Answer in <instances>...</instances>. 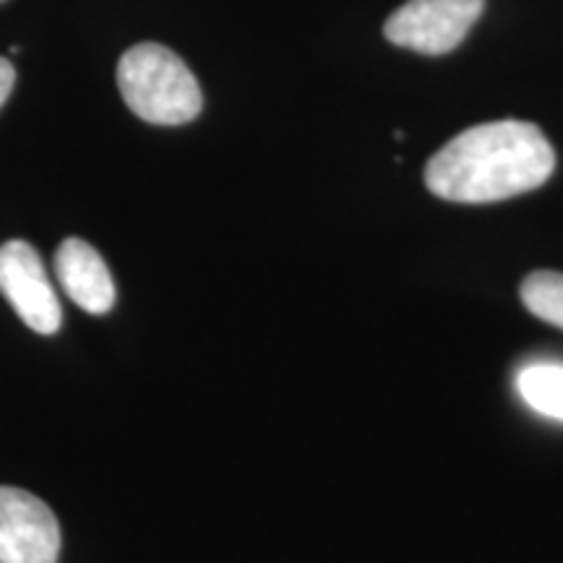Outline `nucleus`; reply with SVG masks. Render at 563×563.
<instances>
[{
  "label": "nucleus",
  "instance_id": "obj_1",
  "mask_svg": "<svg viewBox=\"0 0 563 563\" xmlns=\"http://www.w3.org/2000/svg\"><path fill=\"white\" fill-rule=\"evenodd\" d=\"M555 154L534 123L473 125L439 150L426 167V186L439 199L490 203L534 191L551 178Z\"/></svg>",
  "mask_w": 563,
  "mask_h": 563
},
{
  "label": "nucleus",
  "instance_id": "obj_2",
  "mask_svg": "<svg viewBox=\"0 0 563 563\" xmlns=\"http://www.w3.org/2000/svg\"><path fill=\"white\" fill-rule=\"evenodd\" d=\"M118 89L133 115L154 125L191 123L203 108L194 70L170 47L139 42L118 63Z\"/></svg>",
  "mask_w": 563,
  "mask_h": 563
},
{
  "label": "nucleus",
  "instance_id": "obj_3",
  "mask_svg": "<svg viewBox=\"0 0 563 563\" xmlns=\"http://www.w3.org/2000/svg\"><path fill=\"white\" fill-rule=\"evenodd\" d=\"M483 9L485 0H407L386 19L384 34L397 47L422 55L452 53Z\"/></svg>",
  "mask_w": 563,
  "mask_h": 563
},
{
  "label": "nucleus",
  "instance_id": "obj_4",
  "mask_svg": "<svg viewBox=\"0 0 563 563\" xmlns=\"http://www.w3.org/2000/svg\"><path fill=\"white\" fill-rule=\"evenodd\" d=\"M0 292L32 332L51 336L60 329V300L40 253L30 243L0 245Z\"/></svg>",
  "mask_w": 563,
  "mask_h": 563
},
{
  "label": "nucleus",
  "instance_id": "obj_5",
  "mask_svg": "<svg viewBox=\"0 0 563 563\" xmlns=\"http://www.w3.org/2000/svg\"><path fill=\"white\" fill-rule=\"evenodd\" d=\"M60 525L32 493L0 485V563H58Z\"/></svg>",
  "mask_w": 563,
  "mask_h": 563
},
{
  "label": "nucleus",
  "instance_id": "obj_6",
  "mask_svg": "<svg viewBox=\"0 0 563 563\" xmlns=\"http://www.w3.org/2000/svg\"><path fill=\"white\" fill-rule=\"evenodd\" d=\"M55 274L63 292L91 316L108 313L115 302V282L110 277L108 264L81 238H68L60 243L55 253Z\"/></svg>",
  "mask_w": 563,
  "mask_h": 563
},
{
  "label": "nucleus",
  "instance_id": "obj_7",
  "mask_svg": "<svg viewBox=\"0 0 563 563\" xmlns=\"http://www.w3.org/2000/svg\"><path fill=\"white\" fill-rule=\"evenodd\" d=\"M519 394L532 410L563 420V368L561 365H532L519 373Z\"/></svg>",
  "mask_w": 563,
  "mask_h": 563
},
{
  "label": "nucleus",
  "instance_id": "obj_8",
  "mask_svg": "<svg viewBox=\"0 0 563 563\" xmlns=\"http://www.w3.org/2000/svg\"><path fill=\"white\" fill-rule=\"evenodd\" d=\"M522 302L540 321L563 329V274L532 272L522 282Z\"/></svg>",
  "mask_w": 563,
  "mask_h": 563
},
{
  "label": "nucleus",
  "instance_id": "obj_9",
  "mask_svg": "<svg viewBox=\"0 0 563 563\" xmlns=\"http://www.w3.org/2000/svg\"><path fill=\"white\" fill-rule=\"evenodd\" d=\"M13 84H16V68H13L11 60L0 58V108H3L5 100L11 97Z\"/></svg>",
  "mask_w": 563,
  "mask_h": 563
},
{
  "label": "nucleus",
  "instance_id": "obj_10",
  "mask_svg": "<svg viewBox=\"0 0 563 563\" xmlns=\"http://www.w3.org/2000/svg\"><path fill=\"white\" fill-rule=\"evenodd\" d=\"M0 3H3V0H0Z\"/></svg>",
  "mask_w": 563,
  "mask_h": 563
}]
</instances>
